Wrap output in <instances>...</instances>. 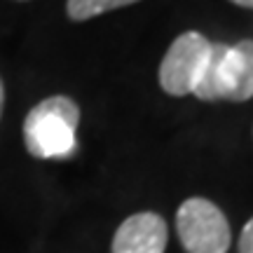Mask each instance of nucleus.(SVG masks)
Returning <instances> with one entry per match:
<instances>
[{
    "label": "nucleus",
    "instance_id": "f257e3e1",
    "mask_svg": "<svg viewBox=\"0 0 253 253\" xmlns=\"http://www.w3.org/2000/svg\"><path fill=\"white\" fill-rule=\"evenodd\" d=\"M80 125V106L71 96H49L28 110L24 120V145L38 160L66 157L78 148L75 131Z\"/></svg>",
    "mask_w": 253,
    "mask_h": 253
},
{
    "label": "nucleus",
    "instance_id": "f03ea898",
    "mask_svg": "<svg viewBox=\"0 0 253 253\" xmlns=\"http://www.w3.org/2000/svg\"><path fill=\"white\" fill-rule=\"evenodd\" d=\"M192 94L202 101L242 103L253 99V40L211 45L207 71Z\"/></svg>",
    "mask_w": 253,
    "mask_h": 253
},
{
    "label": "nucleus",
    "instance_id": "7ed1b4c3",
    "mask_svg": "<svg viewBox=\"0 0 253 253\" xmlns=\"http://www.w3.org/2000/svg\"><path fill=\"white\" fill-rule=\"evenodd\" d=\"M176 232L188 253H227L232 244L225 213L204 197H190L178 207Z\"/></svg>",
    "mask_w": 253,
    "mask_h": 253
},
{
    "label": "nucleus",
    "instance_id": "20e7f679",
    "mask_svg": "<svg viewBox=\"0 0 253 253\" xmlns=\"http://www.w3.org/2000/svg\"><path fill=\"white\" fill-rule=\"evenodd\" d=\"M211 40L197 31H185L171 42L160 63V87L169 96H188L195 91L207 71Z\"/></svg>",
    "mask_w": 253,
    "mask_h": 253
},
{
    "label": "nucleus",
    "instance_id": "39448f33",
    "mask_svg": "<svg viewBox=\"0 0 253 253\" xmlns=\"http://www.w3.org/2000/svg\"><path fill=\"white\" fill-rule=\"evenodd\" d=\"M169 242V230L160 213L141 211L129 216L115 230L113 253H164Z\"/></svg>",
    "mask_w": 253,
    "mask_h": 253
},
{
    "label": "nucleus",
    "instance_id": "423d86ee",
    "mask_svg": "<svg viewBox=\"0 0 253 253\" xmlns=\"http://www.w3.org/2000/svg\"><path fill=\"white\" fill-rule=\"evenodd\" d=\"M134 2H138V0H68L66 12H68V17L73 21H87V19L126 7V5H134Z\"/></svg>",
    "mask_w": 253,
    "mask_h": 253
},
{
    "label": "nucleus",
    "instance_id": "0eeeda50",
    "mask_svg": "<svg viewBox=\"0 0 253 253\" xmlns=\"http://www.w3.org/2000/svg\"><path fill=\"white\" fill-rule=\"evenodd\" d=\"M237 249H239V253H253V218L244 225V230H242Z\"/></svg>",
    "mask_w": 253,
    "mask_h": 253
},
{
    "label": "nucleus",
    "instance_id": "6e6552de",
    "mask_svg": "<svg viewBox=\"0 0 253 253\" xmlns=\"http://www.w3.org/2000/svg\"><path fill=\"white\" fill-rule=\"evenodd\" d=\"M2 108H5V84L0 80V118H2Z\"/></svg>",
    "mask_w": 253,
    "mask_h": 253
},
{
    "label": "nucleus",
    "instance_id": "1a4fd4ad",
    "mask_svg": "<svg viewBox=\"0 0 253 253\" xmlns=\"http://www.w3.org/2000/svg\"><path fill=\"white\" fill-rule=\"evenodd\" d=\"M230 2H235V5H239V7L253 9V0H230Z\"/></svg>",
    "mask_w": 253,
    "mask_h": 253
}]
</instances>
